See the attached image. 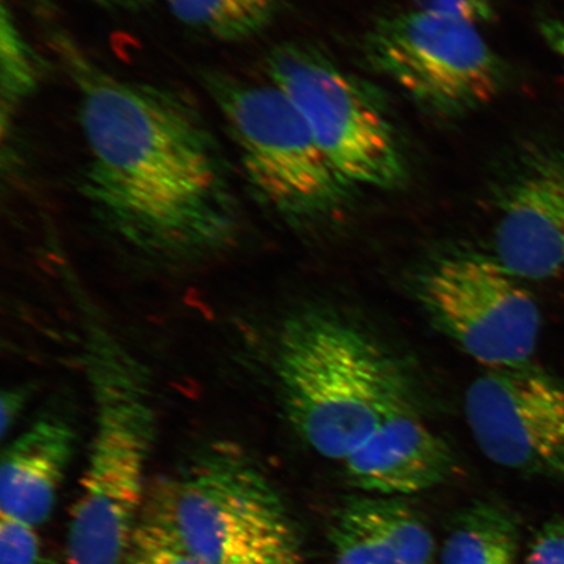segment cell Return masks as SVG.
I'll list each match as a JSON object with an SVG mask.
<instances>
[{
  "mask_svg": "<svg viewBox=\"0 0 564 564\" xmlns=\"http://www.w3.org/2000/svg\"><path fill=\"white\" fill-rule=\"evenodd\" d=\"M227 564H302L300 541L285 542L262 553L245 556Z\"/></svg>",
  "mask_w": 564,
  "mask_h": 564,
  "instance_id": "obj_23",
  "label": "cell"
},
{
  "mask_svg": "<svg viewBox=\"0 0 564 564\" xmlns=\"http://www.w3.org/2000/svg\"><path fill=\"white\" fill-rule=\"evenodd\" d=\"M273 369L294 433L328 460H347L411 401L390 352L356 324L324 310L294 314L282 324Z\"/></svg>",
  "mask_w": 564,
  "mask_h": 564,
  "instance_id": "obj_3",
  "label": "cell"
},
{
  "mask_svg": "<svg viewBox=\"0 0 564 564\" xmlns=\"http://www.w3.org/2000/svg\"><path fill=\"white\" fill-rule=\"evenodd\" d=\"M145 505L143 518L203 564H227L299 540L270 479L232 443L200 451Z\"/></svg>",
  "mask_w": 564,
  "mask_h": 564,
  "instance_id": "obj_5",
  "label": "cell"
},
{
  "mask_svg": "<svg viewBox=\"0 0 564 564\" xmlns=\"http://www.w3.org/2000/svg\"><path fill=\"white\" fill-rule=\"evenodd\" d=\"M417 10L489 23L496 15L494 0H414Z\"/></svg>",
  "mask_w": 564,
  "mask_h": 564,
  "instance_id": "obj_21",
  "label": "cell"
},
{
  "mask_svg": "<svg viewBox=\"0 0 564 564\" xmlns=\"http://www.w3.org/2000/svg\"><path fill=\"white\" fill-rule=\"evenodd\" d=\"M328 538L330 564H393L344 505L330 521Z\"/></svg>",
  "mask_w": 564,
  "mask_h": 564,
  "instance_id": "obj_17",
  "label": "cell"
},
{
  "mask_svg": "<svg viewBox=\"0 0 564 564\" xmlns=\"http://www.w3.org/2000/svg\"><path fill=\"white\" fill-rule=\"evenodd\" d=\"M212 100L235 144L247 186L262 206L291 224L333 215L355 188L330 164L305 119L274 84L208 70Z\"/></svg>",
  "mask_w": 564,
  "mask_h": 564,
  "instance_id": "obj_4",
  "label": "cell"
},
{
  "mask_svg": "<svg viewBox=\"0 0 564 564\" xmlns=\"http://www.w3.org/2000/svg\"><path fill=\"white\" fill-rule=\"evenodd\" d=\"M91 2L111 11H139L156 0H91Z\"/></svg>",
  "mask_w": 564,
  "mask_h": 564,
  "instance_id": "obj_25",
  "label": "cell"
},
{
  "mask_svg": "<svg viewBox=\"0 0 564 564\" xmlns=\"http://www.w3.org/2000/svg\"><path fill=\"white\" fill-rule=\"evenodd\" d=\"M368 65L419 108L458 119L494 101L505 69L478 24L415 9L376 21L365 35Z\"/></svg>",
  "mask_w": 564,
  "mask_h": 564,
  "instance_id": "obj_6",
  "label": "cell"
},
{
  "mask_svg": "<svg viewBox=\"0 0 564 564\" xmlns=\"http://www.w3.org/2000/svg\"><path fill=\"white\" fill-rule=\"evenodd\" d=\"M464 413L481 453L518 474L564 481V380L532 362L485 370Z\"/></svg>",
  "mask_w": 564,
  "mask_h": 564,
  "instance_id": "obj_9",
  "label": "cell"
},
{
  "mask_svg": "<svg viewBox=\"0 0 564 564\" xmlns=\"http://www.w3.org/2000/svg\"><path fill=\"white\" fill-rule=\"evenodd\" d=\"M33 388L32 384H18L4 388L2 392V415H0V419H2L0 432H2L3 440L7 438V434L17 425L21 413L24 412L28 403H30Z\"/></svg>",
  "mask_w": 564,
  "mask_h": 564,
  "instance_id": "obj_22",
  "label": "cell"
},
{
  "mask_svg": "<svg viewBox=\"0 0 564 564\" xmlns=\"http://www.w3.org/2000/svg\"><path fill=\"white\" fill-rule=\"evenodd\" d=\"M0 564H41L35 527L0 513Z\"/></svg>",
  "mask_w": 564,
  "mask_h": 564,
  "instance_id": "obj_19",
  "label": "cell"
},
{
  "mask_svg": "<svg viewBox=\"0 0 564 564\" xmlns=\"http://www.w3.org/2000/svg\"><path fill=\"white\" fill-rule=\"evenodd\" d=\"M42 564V563H41ZM44 564H55V563H44Z\"/></svg>",
  "mask_w": 564,
  "mask_h": 564,
  "instance_id": "obj_26",
  "label": "cell"
},
{
  "mask_svg": "<svg viewBox=\"0 0 564 564\" xmlns=\"http://www.w3.org/2000/svg\"><path fill=\"white\" fill-rule=\"evenodd\" d=\"M499 195L491 256L521 281L564 276V139L524 148Z\"/></svg>",
  "mask_w": 564,
  "mask_h": 564,
  "instance_id": "obj_10",
  "label": "cell"
},
{
  "mask_svg": "<svg viewBox=\"0 0 564 564\" xmlns=\"http://www.w3.org/2000/svg\"><path fill=\"white\" fill-rule=\"evenodd\" d=\"M520 528L513 514L490 502L458 512L440 553L441 564H518Z\"/></svg>",
  "mask_w": 564,
  "mask_h": 564,
  "instance_id": "obj_13",
  "label": "cell"
},
{
  "mask_svg": "<svg viewBox=\"0 0 564 564\" xmlns=\"http://www.w3.org/2000/svg\"><path fill=\"white\" fill-rule=\"evenodd\" d=\"M73 422L58 412L42 413L3 451L0 513L44 524L76 448Z\"/></svg>",
  "mask_w": 564,
  "mask_h": 564,
  "instance_id": "obj_12",
  "label": "cell"
},
{
  "mask_svg": "<svg viewBox=\"0 0 564 564\" xmlns=\"http://www.w3.org/2000/svg\"><path fill=\"white\" fill-rule=\"evenodd\" d=\"M265 70L352 187L404 185L406 162L392 124L361 84L321 48L307 42H284L268 53Z\"/></svg>",
  "mask_w": 564,
  "mask_h": 564,
  "instance_id": "obj_7",
  "label": "cell"
},
{
  "mask_svg": "<svg viewBox=\"0 0 564 564\" xmlns=\"http://www.w3.org/2000/svg\"><path fill=\"white\" fill-rule=\"evenodd\" d=\"M123 564H203L173 535L158 524L141 519Z\"/></svg>",
  "mask_w": 564,
  "mask_h": 564,
  "instance_id": "obj_18",
  "label": "cell"
},
{
  "mask_svg": "<svg viewBox=\"0 0 564 564\" xmlns=\"http://www.w3.org/2000/svg\"><path fill=\"white\" fill-rule=\"evenodd\" d=\"M415 293L434 326L485 370L531 362L541 330L538 302L492 256L442 257L420 274Z\"/></svg>",
  "mask_w": 564,
  "mask_h": 564,
  "instance_id": "obj_8",
  "label": "cell"
},
{
  "mask_svg": "<svg viewBox=\"0 0 564 564\" xmlns=\"http://www.w3.org/2000/svg\"><path fill=\"white\" fill-rule=\"evenodd\" d=\"M40 79L39 55L21 32L15 15L3 2L0 11V116L3 139L20 106L37 89Z\"/></svg>",
  "mask_w": 564,
  "mask_h": 564,
  "instance_id": "obj_16",
  "label": "cell"
},
{
  "mask_svg": "<svg viewBox=\"0 0 564 564\" xmlns=\"http://www.w3.org/2000/svg\"><path fill=\"white\" fill-rule=\"evenodd\" d=\"M181 24L220 42H242L271 26L284 0H165Z\"/></svg>",
  "mask_w": 564,
  "mask_h": 564,
  "instance_id": "obj_15",
  "label": "cell"
},
{
  "mask_svg": "<svg viewBox=\"0 0 564 564\" xmlns=\"http://www.w3.org/2000/svg\"><path fill=\"white\" fill-rule=\"evenodd\" d=\"M541 33L553 52L562 56L564 61V13L562 17L542 21Z\"/></svg>",
  "mask_w": 564,
  "mask_h": 564,
  "instance_id": "obj_24",
  "label": "cell"
},
{
  "mask_svg": "<svg viewBox=\"0 0 564 564\" xmlns=\"http://www.w3.org/2000/svg\"><path fill=\"white\" fill-rule=\"evenodd\" d=\"M83 366L94 401L87 467L67 529L69 564H123L147 502V468L156 440L151 378L115 330L90 326Z\"/></svg>",
  "mask_w": 564,
  "mask_h": 564,
  "instance_id": "obj_2",
  "label": "cell"
},
{
  "mask_svg": "<svg viewBox=\"0 0 564 564\" xmlns=\"http://www.w3.org/2000/svg\"><path fill=\"white\" fill-rule=\"evenodd\" d=\"M344 505L393 564H441L433 533L399 498L355 497Z\"/></svg>",
  "mask_w": 564,
  "mask_h": 564,
  "instance_id": "obj_14",
  "label": "cell"
},
{
  "mask_svg": "<svg viewBox=\"0 0 564 564\" xmlns=\"http://www.w3.org/2000/svg\"><path fill=\"white\" fill-rule=\"evenodd\" d=\"M51 44L77 91L87 161L80 193L96 221L147 258L188 262L227 249L241 212L220 141L197 105L122 79L65 32Z\"/></svg>",
  "mask_w": 564,
  "mask_h": 564,
  "instance_id": "obj_1",
  "label": "cell"
},
{
  "mask_svg": "<svg viewBox=\"0 0 564 564\" xmlns=\"http://www.w3.org/2000/svg\"><path fill=\"white\" fill-rule=\"evenodd\" d=\"M524 564H564V519L549 521L529 546Z\"/></svg>",
  "mask_w": 564,
  "mask_h": 564,
  "instance_id": "obj_20",
  "label": "cell"
},
{
  "mask_svg": "<svg viewBox=\"0 0 564 564\" xmlns=\"http://www.w3.org/2000/svg\"><path fill=\"white\" fill-rule=\"evenodd\" d=\"M341 464L352 488L400 498L447 482L457 469V457L409 401Z\"/></svg>",
  "mask_w": 564,
  "mask_h": 564,
  "instance_id": "obj_11",
  "label": "cell"
}]
</instances>
